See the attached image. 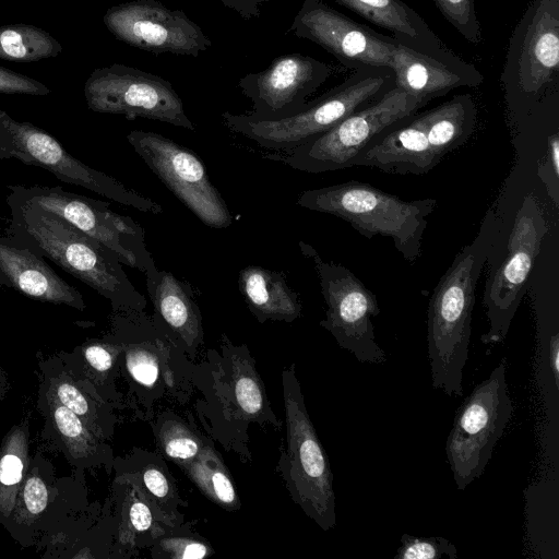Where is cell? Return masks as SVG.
I'll list each match as a JSON object with an SVG mask.
<instances>
[{
    "label": "cell",
    "mask_w": 559,
    "mask_h": 559,
    "mask_svg": "<svg viewBox=\"0 0 559 559\" xmlns=\"http://www.w3.org/2000/svg\"><path fill=\"white\" fill-rule=\"evenodd\" d=\"M333 73V68L310 56L293 52L275 58L255 73L238 82L241 93L251 100L248 115L260 119H281L299 110Z\"/></svg>",
    "instance_id": "ac0fdd59"
},
{
    "label": "cell",
    "mask_w": 559,
    "mask_h": 559,
    "mask_svg": "<svg viewBox=\"0 0 559 559\" xmlns=\"http://www.w3.org/2000/svg\"><path fill=\"white\" fill-rule=\"evenodd\" d=\"M10 382L8 376L0 362V402L3 401L9 393Z\"/></svg>",
    "instance_id": "7bdbcfd3"
},
{
    "label": "cell",
    "mask_w": 559,
    "mask_h": 559,
    "mask_svg": "<svg viewBox=\"0 0 559 559\" xmlns=\"http://www.w3.org/2000/svg\"><path fill=\"white\" fill-rule=\"evenodd\" d=\"M213 554V549L203 539L192 536L157 537L152 550L155 558L201 559Z\"/></svg>",
    "instance_id": "74e56055"
},
{
    "label": "cell",
    "mask_w": 559,
    "mask_h": 559,
    "mask_svg": "<svg viewBox=\"0 0 559 559\" xmlns=\"http://www.w3.org/2000/svg\"><path fill=\"white\" fill-rule=\"evenodd\" d=\"M296 203L342 218L368 239L378 235L391 238L409 263L421 255L427 217L437 207L436 199L405 201L358 181L305 190Z\"/></svg>",
    "instance_id": "277c9868"
},
{
    "label": "cell",
    "mask_w": 559,
    "mask_h": 559,
    "mask_svg": "<svg viewBox=\"0 0 559 559\" xmlns=\"http://www.w3.org/2000/svg\"><path fill=\"white\" fill-rule=\"evenodd\" d=\"M88 506L85 480L57 477L50 460L40 451L29 459L15 507L1 525L20 546H35L68 519Z\"/></svg>",
    "instance_id": "7c38bea8"
},
{
    "label": "cell",
    "mask_w": 559,
    "mask_h": 559,
    "mask_svg": "<svg viewBox=\"0 0 559 559\" xmlns=\"http://www.w3.org/2000/svg\"><path fill=\"white\" fill-rule=\"evenodd\" d=\"M0 286L33 300L86 309L83 296L27 248L0 236Z\"/></svg>",
    "instance_id": "cb8c5ba5"
},
{
    "label": "cell",
    "mask_w": 559,
    "mask_h": 559,
    "mask_svg": "<svg viewBox=\"0 0 559 559\" xmlns=\"http://www.w3.org/2000/svg\"><path fill=\"white\" fill-rule=\"evenodd\" d=\"M550 370L555 380V384L558 388L559 384V336L558 333H556L551 337L550 342Z\"/></svg>",
    "instance_id": "b9f144b4"
},
{
    "label": "cell",
    "mask_w": 559,
    "mask_h": 559,
    "mask_svg": "<svg viewBox=\"0 0 559 559\" xmlns=\"http://www.w3.org/2000/svg\"><path fill=\"white\" fill-rule=\"evenodd\" d=\"M61 44L48 32L29 24L0 26V59L33 62L62 52Z\"/></svg>",
    "instance_id": "1f68e13d"
},
{
    "label": "cell",
    "mask_w": 559,
    "mask_h": 559,
    "mask_svg": "<svg viewBox=\"0 0 559 559\" xmlns=\"http://www.w3.org/2000/svg\"><path fill=\"white\" fill-rule=\"evenodd\" d=\"M127 140L168 190L203 224L222 229L234 223L224 198L193 151L150 131L133 130Z\"/></svg>",
    "instance_id": "5bb4252c"
},
{
    "label": "cell",
    "mask_w": 559,
    "mask_h": 559,
    "mask_svg": "<svg viewBox=\"0 0 559 559\" xmlns=\"http://www.w3.org/2000/svg\"><path fill=\"white\" fill-rule=\"evenodd\" d=\"M442 15L472 44H479L481 29L474 0H432Z\"/></svg>",
    "instance_id": "8d00e7d4"
},
{
    "label": "cell",
    "mask_w": 559,
    "mask_h": 559,
    "mask_svg": "<svg viewBox=\"0 0 559 559\" xmlns=\"http://www.w3.org/2000/svg\"><path fill=\"white\" fill-rule=\"evenodd\" d=\"M497 235L493 214L488 212L476 237L455 255L429 300L427 350L432 386L449 396L463 395L476 285Z\"/></svg>",
    "instance_id": "6da1fadb"
},
{
    "label": "cell",
    "mask_w": 559,
    "mask_h": 559,
    "mask_svg": "<svg viewBox=\"0 0 559 559\" xmlns=\"http://www.w3.org/2000/svg\"><path fill=\"white\" fill-rule=\"evenodd\" d=\"M0 93L46 96L51 91L35 79L0 67Z\"/></svg>",
    "instance_id": "f35d334b"
},
{
    "label": "cell",
    "mask_w": 559,
    "mask_h": 559,
    "mask_svg": "<svg viewBox=\"0 0 559 559\" xmlns=\"http://www.w3.org/2000/svg\"><path fill=\"white\" fill-rule=\"evenodd\" d=\"M395 86L392 69L355 70L345 81L299 110L281 119H260L248 114L222 115L231 132L266 150L289 152L326 132L349 115L381 98Z\"/></svg>",
    "instance_id": "3957f363"
},
{
    "label": "cell",
    "mask_w": 559,
    "mask_h": 559,
    "mask_svg": "<svg viewBox=\"0 0 559 559\" xmlns=\"http://www.w3.org/2000/svg\"><path fill=\"white\" fill-rule=\"evenodd\" d=\"M84 96L95 112L157 120L195 131L170 82L136 68L114 63L95 69L85 81Z\"/></svg>",
    "instance_id": "4fadbf2b"
},
{
    "label": "cell",
    "mask_w": 559,
    "mask_h": 559,
    "mask_svg": "<svg viewBox=\"0 0 559 559\" xmlns=\"http://www.w3.org/2000/svg\"><path fill=\"white\" fill-rule=\"evenodd\" d=\"M178 466L197 488L216 506L227 511L241 508L228 468L219 453L209 443L194 459Z\"/></svg>",
    "instance_id": "f546056e"
},
{
    "label": "cell",
    "mask_w": 559,
    "mask_h": 559,
    "mask_svg": "<svg viewBox=\"0 0 559 559\" xmlns=\"http://www.w3.org/2000/svg\"><path fill=\"white\" fill-rule=\"evenodd\" d=\"M427 103L394 86L378 100L276 159L311 174L352 167L354 157L377 135L412 117Z\"/></svg>",
    "instance_id": "52a82bcc"
},
{
    "label": "cell",
    "mask_w": 559,
    "mask_h": 559,
    "mask_svg": "<svg viewBox=\"0 0 559 559\" xmlns=\"http://www.w3.org/2000/svg\"><path fill=\"white\" fill-rule=\"evenodd\" d=\"M36 409L44 418L40 439L51 451L60 452L73 468V475L85 480L86 471L114 466L111 448L98 438L71 409L38 381Z\"/></svg>",
    "instance_id": "ffe728a7"
},
{
    "label": "cell",
    "mask_w": 559,
    "mask_h": 559,
    "mask_svg": "<svg viewBox=\"0 0 559 559\" xmlns=\"http://www.w3.org/2000/svg\"><path fill=\"white\" fill-rule=\"evenodd\" d=\"M238 287L248 309L260 323L267 320L290 323L301 316L298 295L281 272L248 265L239 272Z\"/></svg>",
    "instance_id": "484cf974"
},
{
    "label": "cell",
    "mask_w": 559,
    "mask_h": 559,
    "mask_svg": "<svg viewBox=\"0 0 559 559\" xmlns=\"http://www.w3.org/2000/svg\"><path fill=\"white\" fill-rule=\"evenodd\" d=\"M116 481L123 485V496L120 504V520L118 522V542L120 545L133 544L138 537L156 533L160 536L163 522L154 515L152 507L134 484L116 477ZM155 537V535H153ZM156 538V537H155Z\"/></svg>",
    "instance_id": "836d02e7"
},
{
    "label": "cell",
    "mask_w": 559,
    "mask_h": 559,
    "mask_svg": "<svg viewBox=\"0 0 559 559\" xmlns=\"http://www.w3.org/2000/svg\"><path fill=\"white\" fill-rule=\"evenodd\" d=\"M29 414L0 443V524L11 515L29 464Z\"/></svg>",
    "instance_id": "f1b7e54d"
},
{
    "label": "cell",
    "mask_w": 559,
    "mask_h": 559,
    "mask_svg": "<svg viewBox=\"0 0 559 559\" xmlns=\"http://www.w3.org/2000/svg\"><path fill=\"white\" fill-rule=\"evenodd\" d=\"M116 477L131 481L153 506L166 525L178 515L181 500L166 466L158 459L134 468H124L114 463Z\"/></svg>",
    "instance_id": "4dcf8cb0"
},
{
    "label": "cell",
    "mask_w": 559,
    "mask_h": 559,
    "mask_svg": "<svg viewBox=\"0 0 559 559\" xmlns=\"http://www.w3.org/2000/svg\"><path fill=\"white\" fill-rule=\"evenodd\" d=\"M10 158L44 168L60 181L88 189L138 211L163 213L160 204L75 158L45 130L27 121H17L0 110V159Z\"/></svg>",
    "instance_id": "ba28073f"
},
{
    "label": "cell",
    "mask_w": 559,
    "mask_h": 559,
    "mask_svg": "<svg viewBox=\"0 0 559 559\" xmlns=\"http://www.w3.org/2000/svg\"><path fill=\"white\" fill-rule=\"evenodd\" d=\"M547 230L538 201L527 195L516 212L506 255L485 283L483 305L488 331L481 335L483 344L496 345L507 337Z\"/></svg>",
    "instance_id": "30bf717a"
},
{
    "label": "cell",
    "mask_w": 559,
    "mask_h": 559,
    "mask_svg": "<svg viewBox=\"0 0 559 559\" xmlns=\"http://www.w3.org/2000/svg\"><path fill=\"white\" fill-rule=\"evenodd\" d=\"M374 25L393 35L403 36L423 45L441 44L428 25L402 0H334Z\"/></svg>",
    "instance_id": "83f0119b"
},
{
    "label": "cell",
    "mask_w": 559,
    "mask_h": 559,
    "mask_svg": "<svg viewBox=\"0 0 559 559\" xmlns=\"http://www.w3.org/2000/svg\"><path fill=\"white\" fill-rule=\"evenodd\" d=\"M290 31L318 44L348 69H392V36L379 34L336 11L322 0H305Z\"/></svg>",
    "instance_id": "9a60e30c"
},
{
    "label": "cell",
    "mask_w": 559,
    "mask_h": 559,
    "mask_svg": "<svg viewBox=\"0 0 559 559\" xmlns=\"http://www.w3.org/2000/svg\"><path fill=\"white\" fill-rule=\"evenodd\" d=\"M7 238L40 258H48L66 272L108 299L114 311H143L144 296L122 269L118 255L58 215L13 202Z\"/></svg>",
    "instance_id": "7a4b0ae2"
},
{
    "label": "cell",
    "mask_w": 559,
    "mask_h": 559,
    "mask_svg": "<svg viewBox=\"0 0 559 559\" xmlns=\"http://www.w3.org/2000/svg\"><path fill=\"white\" fill-rule=\"evenodd\" d=\"M421 115L429 144L443 158L472 135L476 106L471 95H456Z\"/></svg>",
    "instance_id": "4316f807"
},
{
    "label": "cell",
    "mask_w": 559,
    "mask_h": 559,
    "mask_svg": "<svg viewBox=\"0 0 559 559\" xmlns=\"http://www.w3.org/2000/svg\"><path fill=\"white\" fill-rule=\"evenodd\" d=\"M538 175L547 187L555 205L558 206L559 140L556 133L548 138L547 153L538 168Z\"/></svg>",
    "instance_id": "ab89813d"
},
{
    "label": "cell",
    "mask_w": 559,
    "mask_h": 559,
    "mask_svg": "<svg viewBox=\"0 0 559 559\" xmlns=\"http://www.w3.org/2000/svg\"><path fill=\"white\" fill-rule=\"evenodd\" d=\"M298 245L302 254L314 264L325 300V318L320 321V325L358 361L385 362L386 354L376 340L371 320L380 313L376 295L347 267L323 260L305 241H299Z\"/></svg>",
    "instance_id": "8fae6325"
},
{
    "label": "cell",
    "mask_w": 559,
    "mask_h": 559,
    "mask_svg": "<svg viewBox=\"0 0 559 559\" xmlns=\"http://www.w3.org/2000/svg\"><path fill=\"white\" fill-rule=\"evenodd\" d=\"M63 354L98 388L102 394L112 401L110 393L115 365L122 354L121 345L110 335L103 340H86L71 352Z\"/></svg>",
    "instance_id": "d6a6232c"
},
{
    "label": "cell",
    "mask_w": 559,
    "mask_h": 559,
    "mask_svg": "<svg viewBox=\"0 0 559 559\" xmlns=\"http://www.w3.org/2000/svg\"><path fill=\"white\" fill-rule=\"evenodd\" d=\"M154 433L162 455L177 465L191 461L206 445L195 430L171 416L159 418L154 425Z\"/></svg>",
    "instance_id": "e575fe53"
},
{
    "label": "cell",
    "mask_w": 559,
    "mask_h": 559,
    "mask_svg": "<svg viewBox=\"0 0 559 559\" xmlns=\"http://www.w3.org/2000/svg\"><path fill=\"white\" fill-rule=\"evenodd\" d=\"M506 371L502 359L456 412L445 442V455L459 490L481 476L511 420L513 404Z\"/></svg>",
    "instance_id": "8992f818"
},
{
    "label": "cell",
    "mask_w": 559,
    "mask_h": 559,
    "mask_svg": "<svg viewBox=\"0 0 559 559\" xmlns=\"http://www.w3.org/2000/svg\"><path fill=\"white\" fill-rule=\"evenodd\" d=\"M107 29L120 41L159 55L198 57L212 41L182 10H170L156 0H133L109 8Z\"/></svg>",
    "instance_id": "e0dca14e"
},
{
    "label": "cell",
    "mask_w": 559,
    "mask_h": 559,
    "mask_svg": "<svg viewBox=\"0 0 559 559\" xmlns=\"http://www.w3.org/2000/svg\"><path fill=\"white\" fill-rule=\"evenodd\" d=\"M8 189L7 202L32 205L58 215L114 251L122 264L144 273L155 262L141 225L114 212L106 202L62 187L10 185Z\"/></svg>",
    "instance_id": "9c48e42d"
},
{
    "label": "cell",
    "mask_w": 559,
    "mask_h": 559,
    "mask_svg": "<svg viewBox=\"0 0 559 559\" xmlns=\"http://www.w3.org/2000/svg\"><path fill=\"white\" fill-rule=\"evenodd\" d=\"M285 440L275 471L290 499L323 531L336 524L333 473L308 414L295 362L282 372Z\"/></svg>",
    "instance_id": "5b68a950"
},
{
    "label": "cell",
    "mask_w": 559,
    "mask_h": 559,
    "mask_svg": "<svg viewBox=\"0 0 559 559\" xmlns=\"http://www.w3.org/2000/svg\"><path fill=\"white\" fill-rule=\"evenodd\" d=\"M456 559L457 549L440 536L423 537L404 533L394 559Z\"/></svg>",
    "instance_id": "d590c367"
},
{
    "label": "cell",
    "mask_w": 559,
    "mask_h": 559,
    "mask_svg": "<svg viewBox=\"0 0 559 559\" xmlns=\"http://www.w3.org/2000/svg\"><path fill=\"white\" fill-rule=\"evenodd\" d=\"M145 283L153 304V322L171 343L192 356L203 344L202 316L191 285L155 262L146 271Z\"/></svg>",
    "instance_id": "44dd1931"
},
{
    "label": "cell",
    "mask_w": 559,
    "mask_h": 559,
    "mask_svg": "<svg viewBox=\"0 0 559 559\" xmlns=\"http://www.w3.org/2000/svg\"><path fill=\"white\" fill-rule=\"evenodd\" d=\"M395 51L392 70L395 86L428 103L462 87L478 86L483 75L452 53L442 43L423 45L393 35Z\"/></svg>",
    "instance_id": "d6986e66"
},
{
    "label": "cell",
    "mask_w": 559,
    "mask_h": 559,
    "mask_svg": "<svg viewBox=\"0 0 559 559\" xmlns=\"http://www.w3.org/2000/svg\"><path fill=\"white\" fill-rule=\"evenodd\" d=\"M442 159L430 146L423 115L412 116L377 135L353 159L352 166L399 175H423Z\"/></svg>",
    "instance_id": "603a6c76"
},
{
    "label": "cell",
    "mask_w": 559,
    "mask_h": 559,
    "mask_svg": "<svg viewBox=\"0 0 559 559\" xmlns=\"http://www.w3.org/2000/svg\"><path fill=\"white\" fill-rule=\"evenodd\" d=\"M222 355L207 352V367L214 379V408H218L223 428H235L241 435L252 423L280 428L282 423L272 412L265 386L254 359L246 345H234L222 334Z\"/></svg>",
    "instance_id": "2e32d148"
},
{
    "label": "cell",
    "mask_w": 559,
    "mask_h": 559,
    "mask_svg": "<svg viewBox=\"0 0 559 559\" xmlns=\"http://www.w3.org/2000/svg\"><path fill=\"white\" fill-rule=\"evenodd\" d=\"M516 63L520 87L536 94L559 72V0H538L526 21Z\"/></svg>",
    "instance_id": "d4e9b609"
},
{
    "label": "cell",
    "mask_w": 559,
    "mask_h": 559,
    "mask_svg": "<svg viewBox=\"0 0 559 559\" xmlns=\"http://www.w3.org/2000/svg\"><path fill=\"white\" fill-rule=\"evenodd\" d=\"M226 8L237 12L242 19L250 20L259 17L261 7L269 0H218Z\"/></svg>",
    "instance_id": "60d3db41"
},
{
    "label": "cell",
    "mask_w": 559,
    "mask_h": 559,
    "mask_svg": "<svg viewBox=\"0 0 559 559\" xmlns=\"http://www.w3.org/2000/svg\"><path fill=\"white\" fill-rule=\"evenodd\" d=\"M38 381L71 409L102 440L114 431L115 416L110 402L64 354L37 353Z\"/></svg>",
    "instance_id": "7402d4cb"
}]
</instances>
